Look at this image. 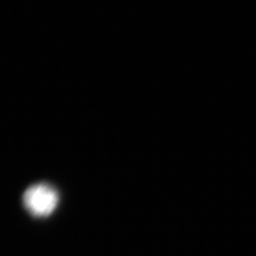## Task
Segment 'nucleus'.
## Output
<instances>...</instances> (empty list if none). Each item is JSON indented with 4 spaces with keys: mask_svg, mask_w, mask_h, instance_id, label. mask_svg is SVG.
<instances>
[{
    "mask_svg": "<svg viewBox=\"0 0 256 256\" xmlns=\"http://www.w3.org/2000/svg\"><path fill=\"white\" fill-rule=\"evenodd\" d=\"M59 200V192L54 185L43 182L32 184L22 196L23 207L34 218L50 216L58 207Z\"/></svg>",
    "mask_w": 256,
    "mask_h": 256,
    "instance_id": "1",
    "label": "nucleus"
}]
</instances>
